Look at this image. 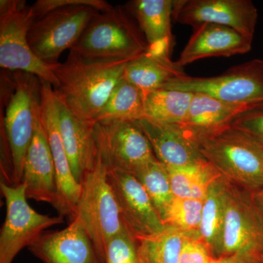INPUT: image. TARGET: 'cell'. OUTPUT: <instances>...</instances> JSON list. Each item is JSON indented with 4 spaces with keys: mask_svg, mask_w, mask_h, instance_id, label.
<instances>
[{
    "mask_svg": "<svg viewBox=\"0 0 263 263\" xmlns=\"http://www.w3.org/2000/svg\"><path fill=\"white\" fill-rule=\"evenodd\" d=\"M262 258H263V257H262Z\"/></svg>",
    "mask_w": 263,
    "mask_h": 263,
    "instance_id": "obj_38",
    "label": "cell"
},
{
    "mask_svg": "<svg viewBox=\"0 0 263 263\" xmlns=\"http://www.w3.org/2000/svg\"><path fill=\"white\" fill-rule=\"evenodd\" d=\"M214 257L199 235H189L183 242L179 263H209Z\"/></svg>",
    "mask_w": 263,
    "mask_h": 263,
    "instance_id": "obj_32",
    "label": "cell"
},
{
    "mask_svg": "<svg viewBox=\"0 0 263 263\" xmlns=\"http://www.w3.org/2000/svg\"><path fill=\"white\" fill-rule=\"evenodd\" d=\"M233 254L262 262L263 224L250 192L230 181L220 255Z\"/></svg>",
    "mask_w": 263,
    "mask_h": 263,
    "instance_id": "obj_10",
    "label": "cell"
},
{
    "mask_svg": "<svg viewBox=\"0 0 263 263\" xmlns=\"http://www.w3.org/2000/svg\"><path fill=\"white\" fill-rule=\"evenodd\" d=\"M127 8L135 15L144 34L147 53L163 59L170 58L172 47L171 18L173 0H135Z\"/></svg>",
    "mask_w": 263,
    "mask_h": 263,
    "instance_id": "obj_20",
    "label": "cell"
},
{
    "mask_svg": "<svg viewBox=\"0 0 263 263\" xmlns=\"http://www.w3.org/2000/svg\"><path fill=\"white\" fill-rule=\"evenodd\" d=\"M231 127L245 132L263 144V109H254L240 114Z\"/></svg>",
    "mask_w": 263,
    "mask_h": 263,
    "instance_id": "obj_33",
    "label": "cell"
},
{
    "mask_svg": "<svg viewBox=\"0 0 263 263\" xmlns=\"http://www.w3.org/2000/svg\"><path fill=\"white\" fill-rule=\"evenodd\" d=\"M99 10L86 5L64 7L35 19L28 33L31 49L42 61L55 65L79 41Z\"/></svg>",
    "mask_w": 263,
    "mask_h": 263,
    "instance_id": "obj_9",
    "label": "cell"
},
{
    "mask_svg": "<svg viewBox=\"0 0 263 263\" xmlns=\"http://www.w3.org/2000/svg\"><path fill=\"white\" fill-rule=\"evenodd\" d=\"M70 50L88 60H133L148 51L146 39L122 7L99 12Z\"/></svg>",
    "mask_w": 263,
    "mask_h": 263,
    "instance_id": "obj_4",
    "label": "cell"
},
{
    "mask_svg": "<svg viewBox=\"0 0 263 263\" xmlns=\"http://www.w3.org/2000/svg\"><path fill=\"white\" fill-rule=\"evenodd\" d=\"M189 235L177 228L165 226L155 234L137 238L140 262L179 263L183 242Z\"/></svg>",
    "mask_w": 263,
    "mask_h": 263,
    "instance_id": "obj_27",
    "label": "cell"
},
{
    "mask_svg": "<svg viewBox=\"0 0 263 263\" xmlns=\"http://www.w3.org/2000/svg\"><path fill=\"white\" fill-rule=\"evenodd\" d=\"M261 263H263V261H262V262H261Z\"/></svg>",
    "mask_w": 263,
    "mask_h": 263,
    "instance_id": "obj_37",
    "label": "cell"
},
{
    "mask_svg": "<svg viewBox=\"0 0 263 263\" xmlns=\"http://www.w3.org/2000/svg\"><path fill=\"white\" fill-rule=\"evenodd\" d=\"M95 135L109 170L135 174L157 160L148 138L135 122L98 123Z\"/></svg>",
    "mask_w": 263,
    "mask_h": 263,
    "instance_id": "obj_11",
    "label": "cell"
},
{
    "mask_svg": "<svg viewBox=\"0 0 263 263\" xmlns=\"http://www.w3.org/2000/svg\"><path fill=\"white\" fill-rule=\"evenodd\" d=\"M162 89L209 95L226 103L249 105L263 102V60L255 59L232 67L220 76L174 78Z\"/></svg>",
    "mask_w": 263,
    "mask_h": 263,
    "instance_id": "obj_7",
    "label": "cell"
},
{
    "mask_svg": "<svg viewBox=\"0 0 263 263\" xmlns=\"http://www.w3.org/2000/svg\"><path fill=\"white\" fill-rule=\"evenodd\" d=\"M132 60H91L70 50L54 69L56 98L85 122L95 124L114 88Z\"/></svg>",
    "mask_w": 263,
    "mask_h": 263,
    "instance_id": "obj_1",
    "label": "cell"
},
{
    "mask_svg": "<svg viewBox=\"0 0 263 263\" xmlns=\"http://www.w3.org/2000/svg\"><path fill=\"white\" fill-rule=\"evenodd\" d=\"M22 183L25 186L27 198L56 207V171L41 112L24 160Z\"/></svg>",
    "mask_w": 263,
    "mask_h": 263,
    "instance_id": "obj_16",
    "label": "cell"
},
{
    "mask_svg": "<svg viewBox=\"0 0 263 263\" xmlns=\"http://www.w3.org/2000/svg\"><path fill=\"white\" fill-rule=\"evenodd\" d=\"M209 263H261L259 261L249 258L246 256L240 254H233V255L221 256V257H214Z\"/></svg>",
    "mask_w": 263,
    "mask_h": 263,
    "instance_id": "obj_34",
    "label": "cell"
},
{
    "mask_svg": "<svg viewBox=\"0 0 263 263\" xmlns=\"http://www.w3.org/2000/svg\"><path fill=\"white\" fill-rule=\"evenodd\" d=\"M105 263H141L138 256L136 237L124 226V229L114 235L105 247Z\"/></svg>",
    "mask_w": 263,
    "mask_h": 263,
    "instance_id": "obj_30",
    "label": "cell"
},
{
    "mask_svg": "<svg viewBox=\"0 0 263 263\" xmlns=\"http://www.w3.org/2000/svg\"><path fill=\"white\" fill-rule=\"evenodd\" d=\"M253 38L226 26L203 24L194 28L193 35L175 65L183 66L209 57H230L248 53Z\"/></svg>",
    "mask_w": 263,
    "mask_h": 263,
    "instance_id": "obj_18",
    "label": "cell"
},
{
    "mask_svg": "<svg viewBox=\"0 0 263 263\" xmlns=\"http://www.w3.org/2000/svg\"><path fill=\"white\" fill-rule=\"evenodd\" d=\"M230 181L220 176L211 185L205 200L199 235L213 254H221Z\"/></svg>",
    "mask_w": 263,
    "mask_h": 263,
    "instance_id": "obj_22",
    "label": "cell"
},
{
    "mask_svg": "<svg viewBox=\"0 0 263 263\" xmlns=\"http://www.w3.org/2000/svg\"><path fill=\"white\" fill-rule=\"evenodd\" d=\"M254 109H263V102L255 104V105H254L253 109H252V110H254Z\"/></svg>",
    "mask_w": 263,
    "mask_h": 263,
    "instance_id": "obj_36",
    "label": "cell"
},
{
    "mask_svg": "<svg viewBox=\"0 0 263 263\" xmlns=\"http://www.w3.org/2000/svg\"><path fill=\"white\" fill-rule=\"evenodd\" d=\"M167 169L174 197L182 198L205 200L211 185L221 176L207 160Z\"/></svg>",
    "mask_w": 263,
    "mask_h": 263,
    "instance_id": "obj_24",
    "label": "cell"
},
{
    "mask_svg": "<svg viewBox=\"0 0 263 263\" xmlns=\"http://www.w3.org/2000/svg\"><path fill=\"white\" fill-rule=\"evenodd\" d=\"M194 93L179 90L161 89L145 95L144 118L163 123L179 124L184 122Z\"/></svg>",
    "mask_w": 263,
    "mask_h": 263,
    "instance_id": "obj_26",
    "label": "cell"
},
{
    "mask_svg": "<svg viewBox=\"0 0 263 263\" xmlns=\"http://www.w3.org/2000/svg\"><path fill=\"white\" fill-rule=\"evenodd\" d=\"M148 138L156 157L167 167H179L205 160L196 138L179 124L143 118L135 122Z\"/></svg>",
    "mask_w": 263,
    "mask_h": 263,
    "instance_id": "obj_17",
    "label": "cell"
},
{
    "mask_svg": "<svg viewBox=\"0 0 263 263\" xmlns=\"http://www.w3.org/2000/svg\"><path fill=\"white\" fill-rule=\"evenodd\" d=\"M108 177L123 224L136 238L155 234L165 228L146 190L134 174L108 169Z\"/></svg>",
    "mask_w": 263,
    "mask_h": 263,
    "instance_id": "obj_14",
    "label": "cell"
},
{
    "mask_svg": "<svg viewBox=\"0 0 263 263\" xmlns=\"http://www.w3.org/2000/svg\"><path fill=\"white\" fill-rule=\"evenodd\" d=\"M14 91L1 116V181L11 186L22 183L24 160L41 112V80L37 76L13 72Z\"/></svg>",
    "mask_w": 263,
    "mask_h": 263,
    "instance_id": "obj_2",
    "label": "cell"
},
{
    "mask_svg": "<svg viewBox=\"0 0 263 263\" xmlns=\"http://www.w3.org/2000/svg\"><path fill=\"white\" fill-rule=\"evenodd\" d=\"M204 200L174 197L162 218L164 226L199 235Z\"/></svg>",
    "mask_w": 263,
    "mask_h": 263,
    "instance_id": "obj_29",
    "label": "cell"
},
{
    "mask_svg": "<svg viewBox=\"0 0 263 263\" xmlns=\"http://www.w3.org/2000/svg\"><path fill=\"white\" fill-rule=\"evenodd\" d=\"M28 249L43 263H105L75 219L63 230L43 233Z\"/></svg>",
    "mask_w": 263,
    "mask_h": 263,
    "instance_id": "obj_15",
    "label": "cell"
},
{
    "mask_svg": "<svg viewBox=\"0 0 263 263\" xmlns=\"http://www.w3.org/2000/svg\"><path fill=\"white\" fill-rule=\"evenodd\" d=\"M0 189L6 204V217L0 233V263H12L45 230L64 223L63 217L40 214L33 209L27 202L24 183L11 186L1 181Z\"/></svg>",
    "mask_w": 263,
    "mask_h": 263,
    "instance_id": "obj_8",
    "label": "cell"
},
{
    "mask_svg": "<svg viewBox=\"0 0 263 263\" xmlns=\"http://www.w3.org/2000/svg\"><path fill=\"white\" fill-rule=\"evenodd\" d=\"M76 5H86L100 12L108 11L114 8L108 2L103 0H38L31 7L37 19L47 14L52 10Z\"/></svg>",
    "mask_w": 263,
    "mask_h": 263,
    "instance_id": "obj_31",
    "label": "cell"
},
{
    "mask_svg": "<svg viewBox=\"0 0 263 263\" xmlns=\"http://www.w3.org/2000/svg\"><path fill=\"white\" fill-rule=\"evenodd\" d=\"M56 101L62 142L74 177L81 183L86 175L94 168L98 157L95 124L78 117L57 98Z\"/></svg>",
    "mask_w": 263,
    "mask_h": 263,
    "instance_id": "obj_19",
    "label": "cell"
},
{
    "mask_svg": "<svg viewBox=\"0 0 263 263\" xmlns=\"http://www.w3.org/2000/svg\"><path fill=\"white\" fill-rule=\"evenodd\" d=\"M173 17L178 23L194 28L218 24L254 38L258 13L250 0H174Z\"/></svg>",
    "mask_w": 263,
    "mask_h": 263,
    "instance_id": "obj_12",
    "label": "cell"
},
{
    "mask_svg": "<svg viewBox=\"0 0 263 263\" xmlns=\"http://www.w3.org/2000/svg\"><path fill=\"white\" fill-rule=\"evenodd\" d=\"M108 174V166L98 151L94 168L81 183V195L72 218L86 230L103 260L106 243L124 228Z\"/></svg>",
    "mask_w": 263,
    "mask_h": 263,
    "instance_id": "obj_5",
    "label": "cell"
},
{
    "mask_svg": "<svg viewBox=\"0 0 263 263\" xmlns=\"http://www.w3.org/2000/svg\"><path fill=\"white\" fill-rule=\"evenodd\" d=\"M41 118L46 129L56 171L58 200L55 209L59 215L70 216L76 212L81 193V184L72 174L60 135L58 110L53 86L41 81Z\"/></svg>",
    "mask_w": 263,
    "mask_h": 263,
    "instance_id": "obj_13",
    "label": "cell"
},
{
    "mask_svg": "<svg viewBox=\"0 0 263 263\" xmlns=\"http://www.w3.org/2000/svg\"><path fill=\"white\" fill-rule=\"evenodd\" d=\"M134 175L146 190L162 220L174 198L167 167L157 160Z\"/></svg>",
    "mask_w": 263,
    "mask_h": 263,
    "instance_id": "obj_28",
    "label": "cell"
},
{
    "mask_svg": "<svg viewBox=\"0 0 263 263\" xmlns=\"http://www.w3.org/2000/svg\"><path fill=\"white\" fill-rule=\"evenodd\" d=\"M35 16L25 1H0V67L4 70L22 71L58 86L54 74L57 64L42 61L31 49L28 33Z\"/></svg>",
    "mask_w": 263,
    "mask_h": 263,
    "instance_id": "obj_6",
    "label": "cell"
},
{
    "mask_svg": "<svg viewBox=\"0 0 263 263\" xmlns=\"http://www.w3.org/2000/svg\"><path fill=\"white\" fill-rule=\"evenodd\" d=\"M145 95L124 77L117 85L95 124L109 122H135L144 118Z\"/></svg>",
    "mask_w": 263,
    "mask_h": 263,
    "instance_id": "obj_25",
    "label": "cell"
},
{
    "mask_svg": "<svg viewBox=\"0 0 263 263\" xmlns=\"http://www.w3.org/2000/svg\"><path fill=\"white\" fill-rule=\"evenodd\" d=\"M184 74L171 59L152 56L146 52L128 62L124 78L146 95L162 89L170 81Z\"/></svg>",
    "mask_w": 263,
    "mask_h": 263,
    "instance_id": "obj_23",
    "label": "cell"
},
{
    "mask_svg": "<svg viewBox=\"0 0 263 263\" xmlns=\"http://www.w3.org/2000/svg\"><path fill=\"white\" fill-rule=\"evenodd\" d=\"M250 195L254 209L263 224V186L250 192Z\"/></svg>",
    "mask_w": 263,
    "mask_h": 263,
    "instance_id": "obj_35",
    "label": "cell"
},
{
    "mask_svg": "<svg viewBox=\"0 0 263 263\" xmlns=\"http://www.w3.org/2000/svg\"><path fill=\"white\" fill-rule=\"evenodd\" d=\"M205 160L231 182L252 192L263 186V144L230 127L197 137Z\"/></svg>",
    "mask_w": 263,
    "mask_h": 263,
    "instance_id": "obj_3",
    "label": "cell"
},
{
    "mask_svg": "<svg viewBox=\"0 0 263 263\" xmlns=\"http://www.w3.org/2000/svg\"><path fill=\"white\" fill-rule=\"evenodd\" d=\"M252 110L249 105L221 101L209 95L194 93L183 128L195 138L231 126L240 114Z\"/></svg>",
    "mask_w": 263,
    "mask_h": 263,
    "instance_id": "obj_21",
    "label": "cell"
}]
</instances>
